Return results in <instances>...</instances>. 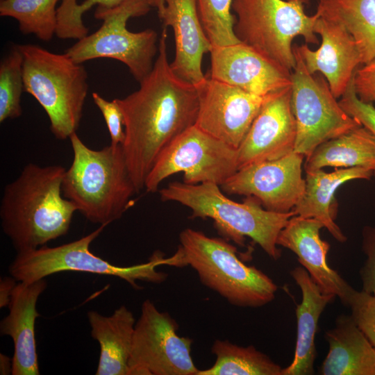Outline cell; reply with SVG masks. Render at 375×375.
I'll use <instances>...</instances> for the list:
<instances>
[{
    "label": "cell",
    "instance_id": "obj_1",
    "mask_svg": "<svg viewBox=\"0 0 375 375\" xmlns=\"http://www.w3.org/2000/svg\"><path fill=\"white\" fill-rule=\"evenodd\" d=\"M167 27L162 31L158 56L140 88L115 99L124 117L122 144L128 169L138 192L163 149L196 123L199 96L196 86L172 69L167 53Z\"/></svg>",
    "mask_w": 375,
    "mask_h": 375
},
{
    "label": "cell",
    "instance_id": "obj_2",
    "mask_svg": "<svg viewBox=\"0 0 375 375\" xmlns=\"http://www.w3.org/2000/svg\"><path fill=\"white\" fill-rule=\"evenodd\" d=\"M65 171L58 165L28 163L4 188L1 227L17 252L44 246L68 232L77 209L62 194Z\"/></svg>",
    "mask_w": 375,
    "mask_h": 375
},
{
    "label": "cell",
    "instance_id": "obj_3",
    "mask_svg": "<svg viewBox=\"0 0 375 375\" xmlns=\"http://www.w3.org/2000/svg\"><path fill=\"white\" fill-rule=\"evenodd\" d=\"M69 140L73 160L63 177L62 194L87 219L107 226L133 204L138 193L122 144L92 149L76 132Z\"/></svg>",
    "mask_w": 375,
    "mask_h": 375
},
{
    "label": "cell",
    "instance_id": "obj_4",
    "mask_svg": "<svg viewBox=\"0 0 375 375\" xmlns=\"http://www.w3.org/2000/svg\"><path fill=\"white\" fill-rule=\"evenodd\" d=\"M179 241L178 251L165 264L190 265L205 286L233 306L259 308L274 299L276 284L259 269L240 260L235 247L226 240L188 228L181 232Z\"/></svg>",
    "mask_w": 375,
    "mask_h": 375
},
{
    "label": "cell",
    "instance_id": "obj_5",
    "mask_svg": "<svg viewBox=\"0 0 375 375\" xmlns=\"http://www.w3.org/2000/svg\"><path fill=\"white\" fill-rule=\"evenodd\" d=\"M213 183L188 184L174 181L158 192L162 201H174L189 208L191 217L210 218L219 233L236 244L244 246L251 238L267 254L277 260L281 256L277 238L293 210L280 213L265 209L260 201L247 197L243 203L233 201Z\"/></svg>",
    "mask_w": 375,
    "mask_h": 375
},
{
    "label": "cell",
    "instance_id": "obj_6",
    "mask_svg": "<svg viewBox=\"0 0 375 375\" xmlns=\"http://www.w3.org/2000/svg\"><path fill=\"white\" fill-rule=\"evenodd\" d=\"M24 92L46 112L56 138L65 140L78 129L88 92V73L65 53L38 45L20 44Z\"/></svg>",
    "mask_w": 375,
    "mask_h": 375
},
{
    "label": "cell",
    "instance_id": "obj_7",
    "mask_svg": "<svg viewBox=\"0 0 375 375\" xmlns=\"http://www.w3.org/2000/svg\"><path fill=\"white\" fill-rule=\"evenodd\" d=\"M308 0H233L238 40L291 72L296 65L292 42L302 36L306 43L318 44L314 31L319 15H308Z\"/></svg>",
    "mask_w": 375,
    "mask_h": 375
},
{
    "label": "cell",
    "instance_id": "obj_8",
    "mask_svg": "<svg viewBox=\"0 0 375 375\" xmlns=\"http://www.w3.org/2000/svg\"><path fill=\"white\" fill-rule=\"evenodd\" d=\"M151 8L147 0H124L112 8L97 6L94 17L103 21L101 27L78 40L65 53L79 64L97 58L119 60L140 83L153 67L158 34L151 28L131 32L126 24L130 18L145 15Z\"/></svg>",
    "mask_w": 375,
    "mask_h": 375
},
{
    "label": "cell",
    "instance_id": "obj_9",
    "mask_svg": "<svg viewBox=\"0 0 375 375\" xmlns=\"http://www.w3.org/2000/svg\"><path fill=\"white\" fill-rule=\"evenodd\" d=\"M106 225H100L88 235L58 247L42 246L17 252L8 267L10 274L17 281L31 283L62 272H81L116 276L136 289V281L160 283L167 275L156 270L165 260L158 253L147 262L131 267H119L92 253L90 244L100 235Z\"/></svg>",
    "mask_w": 375,
    "mask_h": 375
},
{
    "label": "cell",
    "instance_id": "obj_10",
    "mask_svg": "<svg viewBox=\"0 0 375 375\" xmlns=\"http://www.w3.org/2000/svg\"><path fill=\"white\" fill-rule=\"evenodd\" d=\"M238 170V149L194 125L160 153L146 178L144 188L154 193L163 180L178 172H183L185 183H213L221 187Z\"/></svg>",
    "mask_w": 375,
    "mask_h": 375
},
{
    "label": "cell",
    "instance_id": "obj_11",
    "mask_svg": "<svg viewBox=\"0 0 375 375\" xmlns=\"http://www.w3.org/2000/svg\"><path fill=\"white\" fill-rule=\"evenodd\" d=\"M291 106L296 121L294 151L306 158L321 144L361 126L333 96L324 76L311 74L294 45Z\"/></svg>",
    "mask_w": 375,
    "mask_h": 375
},
{
    "label": "cell",
    "instance_id": "obj_12",
    "mask_svg": "<svg viewBox=\"0 0 375 375\" xmlns=\"http://www.w3.org/2000/svg\"><path fill=\"white\" fill-rule=\"evenodd\" d=\"M178 328L168 312L146 299L135 324L128 375H197L192 340L180 337Z\"/></svg>",
    "mask_w": 375,
    "mask_h": 375
},
{
    "label": "cell",
    "instance_id": "obj_13",
    "mask_svg": "<svg viewBox=\"0 0 375 375\" xmlns=\"http://www.w3.org/2000/svg\"><path fill=\"white\" fill-rule=\"evenodd\" d=\"M304 157L293 151L276 160L247 165L238 169L221 188L227 194L253 197L268 210L290 212L305 190Z\"/></svg>",
    "mask_w": 375,
    "mask_h": 375
},
{
    "label": "cell",
    "instance_id": "obj_14",
    "mask_svg": "<svg viewBox=\"0 0 375 375\" xmlns=\"http://www.w3.org/2000/svg\"><path fill=\"white\" fill-rule=\"evenodd\" d=\"M197 127L238 149L267 97L258 96L206 76L197 87Z\"/></svg>",
    "mask_w": 375,
    "mask_h": 375
},
{
    "label": "cell",
    "instance_id": "obj_15",
    "mask_svg": "<svg viewBox=\"0 0 375 375\" xmlns=\"http://www.w3.org/2000/svg\"><path fill=\"white\" fill-rule=\"evenodd\" d=\"M296 136L290 86L266 98L238 149V169L293 152Z\"/></svg>",
    "mask_w": 375,
    "mask_h": 375
},
{
    "label": "cell",
    "instance_id": "obj_16",
    "mask_svg": "<svg viewBox=\"0 0 375 375\" xmlns=\"http://www.w3.org/2000/svg\"><path fill=\"white\" fill-rule=\"evenodd\" d=\"M210 53L211 78L261 97L292 85L291 72L242 42L212 47Z\"/></svg>",
    "mask_w": 375,
    "mask_h": 375
},
{
    "label": "cell",
    "instance_id": "obj_17",
    "mask_svg": "<svg viewBox=\"0 0 375 375\" xmlns=\"http://www.w3.org/2000/svg\"><path fill=\"white\" fill-rule=\"evenodd\" d=\"M324 224L314 218L292 216L281 231L277 245L292 251L320 290L338 297L347 306L355 290L328 263V242L320 237Z\"/></svg>",
    "mask_w": 375,
    "mask_h": 375
},
{
    "label": "cell",
    "instance_id": "obj_18",
    "mask_svg": "<svg viewBox=\"0 0 375 375\" xmlns=\"http://www.w3.org/2000/svg\"><path fill=\"white\" fill-rule=\"evenodd\" d=\"M314 31L322 38L317 50L310 49L307 44H294V47L308 72L311 74L321 73L338 99L347 90L356 67L362 64L359 50L345 28L319 15Z\"/></svg>",
    "mask_w": 375,
    "mask_h": 375
},
{
    "label": "cell",
    "instance_id": "obj_19",
    "mask_svg": "<svg viewBox=\"0 0 375 375\" xmlns=\"http://www.w3.org/2000/svg\"><path fill=\"white\" fill-rule=\"evenodd\" d=\"M165 8L158 15L164 27L174 32L175 54L170 67L184 81L194 86L206 78L201 63L212 46L203 28L197 0H164Z\"/></svg>",
    "mask_w": 375,
    "mask_h": 375
},
{
    "label": "cell",
    "instance_id": "obj_20",
    "mask_svg": "<svg viewBox=\"0 0 375 375\" xmlns=\"http://www.w3.org/2000/svg\"><path fill=\"white\" fill-rule=\"evenodd\" d=\"M47 285L44 278L19 282L8 306L9 313L0 323L1 334L13 341L12 375L40 374L35 337V320L40 314L36 305Z\"/></svg>",
    "mask_w": 375,
    "mask_h": 375
},
{
    "label": "cell",
    "instance_id": "obj_21",
    "mask_svg": "<svg viewBox=\"0 0 375 375\" xmlns=\"http://www.w3.org/2000/svg\"><path fill=\"white\" fill-rule=\"evenodd\" d=\"M290 274L301 291L302 299L296 308L297 341L291 363L283 368L282 375L313 374L317 356L315 343L322 313L335 297L323 292L302 267H294Z\"/></svg>",
    "mask_w": 375,
    "mask_h": 375
},
{
    "label": "cell",
    "instance_id": "obj_22",
    "mask_svg": "<svg viewBox=\"0 0 375 375\" xmlns=\"http://www.w3.org/2000/svg\"><path fill=\"white\" fill-rule=\"evenodd\" d=\"M306 174L303 194L292 210L295 215L319 220L337 241L344 242L347 236L335 222L338 212L335 194L348 181L369 179L374 175L373 170L354 167L335 168L331 172L321 169L306 172Z\"/></svg>",
    "mask_w": 375,
    "mask_h": 375
},
{
    "label": "cell",
    "instance_id": "obj_23",
    "mask_svg": "<svg viewBox=\"0 0 375 375\" xmlns=\"http://www.w3.org/2000/svg\"><path fill=\"white\" fill-rule=\"evenodd\" d=\"M328 351L319 367L322 375H375V347L351 315L337 317L325 333Z\"/></svg>",
    "mask_w": 375,
    "mask_h": 375
},
{
    "label": "cell",
    "instance_id": "obj_24",
    "mask_svg": "<svg viewBox=\"0 0 375 375\" xmlns=\"http://www.w3.org/2000/svg\"><path fill=\"white\" fill-rule=\"evenodd\" d=\"M91 336L100 346L97 375H128L135 320L125 306L110 316L88 312Z\"/></svg>",
    "mask_w": 375,
    "mask_h": 375
},
{
    "label": "cell",
    "instance_id": "obj_25",
    "mask_svg": "<svg viewBox=\"0 0 375 375\" xmlns=\"http://www.w3.org/2000/svg\"><path fill=\"white\" fill-rule=\"evenodd\" d=\"M306 172L326 167L375 169V135L360 126L319 145L306 158Z\"/></svg>",
    "mask_w": 375,
    "mask_h": 375
},
{
    "label": "cell",
    "instance_id": "obj_26",
    "mask_svg": "<svg viewBox=\"0 0 375 375\" xmlns=\"http://www.w3.org/2000/svg\"><path fill=\"white\" fill-rule=\"evenodd\" d=\"M316 12L351 35L362 65L375 58V0H319Z\"/></svg>",
    "mask_w": 375,
    "mask_h": 375
},
{
    "label": "cell",
    "instance_id": "obj_27",
    "mask_svg": "<svg viewBox=\"0 0 375 375\" xmlns=\"http://www.w3.org/2000/svg\"><path fill=\"white\" fill-rule=\"evenodd\" d=\"M215 364L197 375H282L283 368L254 346L242 347L228 340H215Z\"/></svg>",
    "mask_w": 375,
    "mask_h": 375
},
{
    "label": "cell",
    "instance_id": "obj_28",
    "mask_svg": "<svg viewBox=\"0 0 375 375\" xmlns=\"http://www.w3.org/2000/svg\"><path fill=\"white\" fill-rule=\"evenodd\" d=\"M57 1L2 0L0 3V15L16 19L23 34H33L42 41L49 42L56 34Z\"/></svg>",
    "mask_w": 375,
    "mask_h": 375
},
{
    "label": "cell",
    "instance_id": "obj_29",
    "mask_svg": "<svg viewBox=\"0 0 375 375\" xmlns=\"http://www.w3.org/2000/svg\"><path fill=\"white\" fill-rule=\"evenodd\" d=\"M23 92V56L18 45H15L0 64L1 123L22 115L21 96Z\"/></svg>",
    "mask_w": 375,
    "mask_h": 375
},
{
    "label": "cell",
    "instance_id": "obj_30",
    "mask_svg": "<svg viewBox=\"0 0 375 375\" xmlns=\"http://www.w3.org/2000/svg\"><path fill=\"white\" fill-rule=\"evenodd\" d=\"M233 0H197L199 17L212 47L240 42L234 32Z\"/></svg>",
    "mask_w": 375,
    "mask_h": 375
},
{
    "label": "cell",
    "instance_id": "obj_31",
    "mask_svg": "<svg viewBox=\"0 0 375 375\" xmlns=\"http://www.w3.org/2000/svg\"><path fill=\"white\" fill-rule=\"evenodd\" d=\"M124 0H85L78 4L77 0H62L57 8V25L56 35L60 39L77 40L88 35V28L84 25L82 16L94 6L112 8ZM152 7L156 8L158 15L165 8L164 0H147Z\"/></svg>",
    "mask_w": 375,
    "mask_h": 375
},
{
    "label": "cell",
    "instance_id": "obj_32",
    "mask_svg": "<svg viewBox=\"0 0 375 375\" xmlns=\"http://www.w3.org/2000/svg\"><path fill=\"white\" fill-rule=\"evenodd\" d=\"M347 306L358 327L375 347V294L354 290Z\"/></svg>",
    "mask_w": 375,
    "mask_h": 375
},
{
    "label": "cell",
    "instance_id": "obj_33",
    "mask_svg": "<svg viewBox=\"0 0 375 375\" xmlns=\"http://www.w3.org/2000/svg\"><path fill=\"white\" fill-rule=\"evenodd\" d=\"M338 102L349 115L375 135V106L358 97L353 88V78Z\"/></svg>",
    "mask_w": 375,
    "mask_h": 375
},
{
    "label": "cell",
    "instance_id": "obj_34",
    "mask_svg": "<svg viewBox=\"0 0 375 375\" xmlns=\"http://www.w3.org/2000/svg\"><path fill=\"white\" fill-rule=\"evenodd\" d=\"M92 99L104 118L111 139L110 144H123L125 140L124 117L115 99L107 101L97 92L92 93Z\"/></svg>",
    "mask_w": 375,
    "mask_h": 375
},
{
    "label": "cell",
    "instance_id": "obj_35",
    "mask_svg": "<svg viewBox=\"0 0 375 375\" xmlns=\"http://www.w3.org/2000/svg\"><path fill=\"white\" fill-rule=\"evenodd\" d=\"M362 249L366 256V260L359 271L362 290L375 294V226L363 227Z\"/></svg>",
    "mask_w": 375,
    "mask_h": 375
},
{
    "label": "cell",
    "instance_id": "obj_36",
    "mask_svg": "<svg viewBox=\"0 0 375 375\" xmlns=\"http://www.w3.org/2000/svg\"><path fill=\"white\" fill-rule=\"evenodd\" d=\"M353 84L361 101L372 104L375 103V58L355 72Z\"/></svg>",
    "mask_w": 375,
    "mask_h": 375
},
{
    "label": "cell",
    "instance_id": "obj_37",
    "mask_svg": "<svg viewBox=\"0 0 375 375\" xmlns=\"http://www.w3.org/2000/svg\"><path fill=\"white\" fill-rule=\"evenodd\" d=\"M16 279L12 276L0 280V308L8 306L12 292L17 285Z\"/></svg>",
    "mask_w": 375,
    "mask_h": 375
},
{
    "label": "cell",
    "instance_id": "obj_38",
    "mask_svg": "<svg viewBox=\"0 0 375 375\" xmlns=\"http://www.w3.org/2000/svg\"><path fill=\"white\" fill-rule=\"evenodd\" d=\"M12 361L5 354H0V374L2 375L12 374Z\"/></svg>",
    "mask_w": 375,
    "mask_h": 375
},
{
    "label": "cell",
    "instance_id": "obj_39",
    "mask_svg": "<svg viewBox=\"0 0 375 375\" xmlns=\"http://www.w3.org/2000/svg\"><path fill=\"white\" fill-rule=\"evenodd\" d=\"M373 172H374V175H373V176H375V169H374V171H373Z\"/></svg>",
    "mask_w": 375,
    "mask_h": 375
},
{
    "label": "cell",
    "instance_id": "obj_40",
    "mask_svg": "<svg viewBox=\"0 0 375 375\" xmlns=\"http://www.w3.org/2000/svg\"><path fill=\"white\" fill-rule=\"evenodd\" d=\"M1 1H2V0H1Z\"/></svg>",
    "mask_w": 375,
    "mask_h": 375
}]
</instances>
